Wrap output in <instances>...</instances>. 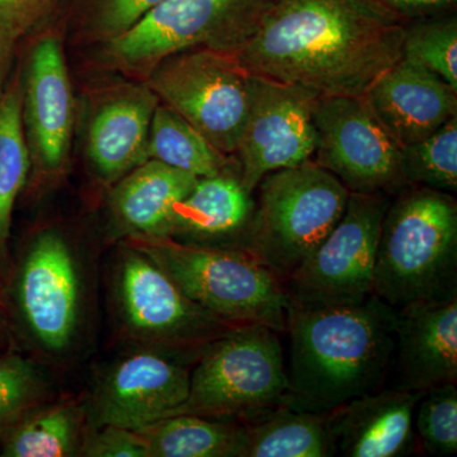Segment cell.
<instances>
[{
	"label": "cell",
	"mask_w": 457,
	"mask_h": 457,
	"mask_svg": "<svg viewBox=\"0 0 457 457\" xmlns=\"http://www.w3.org/2000/svg\"><path fill=\"white\" fill-rule=\"evenodd\" d=\"M404 21L372 0H273L234 55L255 77L362 97L403 57Z\"/></svg>",
	"instance_id": "6da1fadb"
},
{
	"label": "cell",
	"mask_w": 457,
	"mask_h": 457,
	"mask_svg": "<svg viewBox=\"0 0 457 457\" xmlns=\"http://www.w3.org/2000/svg\"><path fill=\"white\" fill-rule=\"evenodd\" d=\"M395 309L375 295L357 303L288 299L287 407L327 414L383 389L395 357Z\"/></svg>",
	"instance_id": "7a4b0ae2"
},
{
	"label": "cell",
	"mask_w": 457,
	"mask_h": 457,
	"mask_svg": "<svg viewBox=\"0 0 457 457\" xmlns=\"http://www.w3.org/2000/svg\"><path fill=\"white\" fill-rule=\"evenodd\" d=\"M372 294L394 309L457 295V203L408 186L385 212Z\"/></svg>",
	"instance_id": "3957f363"
},
{
	"label": "cell",
	"mask_w": 457,
	"mask_h": 457,
	"mask_svg": "<svg viewBox=\"0 0 457 457\" xmlns=\"http://www.w3.org/2000/svg\"><path fill=\"white\" fill-rule=\"evenodd\" d=\"M8 317L44 359L64 361L83 341L89 291L79 248L64 230L38 228L26 240L4 284Z\"/></svg>",
	"instance_id": "277c9868"
},
{
	"label": "cell",
	"mask_w": 457,
	"mask_h": 457,
	"mask_svg": "<svg viewBox=\"0 0 457 457\" xmlns=\"http://www.w3.org/2000/svg\"><path fill=\"white\" fill-rule=\"evenodd\" d=\"M121 242L149 257L186 296L222 320L286 332L284 279L242 246L186 245L167 237H131Z\"/></svg>",
	"instance_id": "5b68a950"
},
{
	"label": "cell",
	"mask_w": 457,
	"mask_h": 457,
	"mask_svg": "<svg viewBox=\"0 0 457 457\" xmlns=\"http://www.w3.org/2000/svg\"><path fill=\"white\" fill-rule=\"evenodd\" d=\"M255 189L243 248L286 282L341 220L350 191L312 159L267 174Z\"/></svg>",
	"instance_id": "8992f818"
},
{
	"label": "cell",
	"mask_w": 457,
	"mask_h": 457,
	"mask_svg": "<svg viewBox=\"0 0 457 457\" xmlns=\"http://www.w3.org/2000/svg\"><path fill=\"white\" fill-rule=\"evenodd\" d=\"M273 0H164L130 31L98 47V64L145 80L159 62L204 47L236 54L254 35Z\"/></svg>",
	"instance_id": "52a82bcc"
},
{
	"label": "cell",
	"mask_w": 457,
	"mask_h": 457,
	"mask_svg": "<svg viewBox=\"0 0 457 457\" xmlns=\"http://www.w3.org/2000/svg\"><path fill=\"white\" fill-rule=\"evenodd\" d=\"M288 390L279 333L262 324L239 326L201 352L188 398L176 414L245 420L284 404Z\"/></svg>",
	"instance_id": "ba28073f"
},
{
	"label": "cell",
	"mask_w": 457,
	"mask_h": 457,
	"mask_svg": "<svg viewBox=\"0 0 457 457\" xmlns=\"http://www.w3.org/2000/svg\"><path fill=\"white\" fill-rule=\"evenodd\" d=\"M112 297L126 338L194 360L210 343L239 327L192 302L158 264L125 242H120L114 263Z\"/></svg>",
	"instance_id": "9c48e42d"
},
{
	"label": "cell",
	"mask_w": 457,
	"mask_h": 457,
	"mask_svg": "<svg viewBox=\"0 0 457 457\" xmlns=\"http://www.w3.org/2000/svg\"><path fill=\"white\" fill-rule=\"evenodd\" d=\"M143 82L216 149L236 154L251 106L252 74L234 54L204 47L179 51L159 62Z\"/></svg>",
	"instance_id": "30bf717a"
},
{
	"label": "cell",
	"mask_w": 457,
	"mask_h": 457,
	"mask_svg": "<svg viewBox=\"0 0 457 457\" xmlns=\"http://www.w3.org/2000/svg\"><path fill=\"white\" fill-rule=\"evenodd\" d=\"M387 195L350 194L341 220L286 279L288 299L302 303H357L371 296Z\"/></svg>",
	"instance_id": "8fae6325"
},
{
	"label": "cell",
	"mask_w": 457,
	"mask_h": 457,
	"mask_svg": "<svg viewBox=\"0 0 457 457\" xmlns=\"http://www.w3.org/2000/svg\"><path fill=\"white\" fill-rule=\"evenodd\" d=\"M20 65L31 163L29 180L35 188H53L68 170L75 126L74 93L62 35L42 29Z\"/></svg>",
	"instance_id": "7c38bea8"
},
{
	"label": "cell",
	"mask_w": 457,
	"mask_h": 457,
	"mask_svg": "<svg viewBox=\"0 0 457 457\" xmlns=\"http://www.w3.org/2000/svg\"><path fill=\"white\" fill-rule=\"evenodd\" d=\"M312 161L341 180L350 194L387 195L408 187L402 147L376 121L361 97H319Z\"/></svg>",
	"instance_id": "4fadbf2b"
},
{
	"label": "cell",
	"mask_w": 457,
	"mask_h": 457,
	"mask_svg": "<svg viewBox=\"0 0 457 457\" xmlns=\"http://www.w3.org/2000/svg\"><path fill=\"white\" fill-rule=\"evenodd\" d=\"M189 360L194 359L145 345L114 360L84 403L88 428L112 425L137 431L174 416L188 398Z\"/></svg>",
	"instance_id": "5bb4252c"
},
{
	"label": "cell",
	"mask_w": 457,
	"mask_h": 457,
	"mask_svg": "<svg viewBox=\"0 0 457 457\" xmlns=\"http://www.w3.org/2000/svg\"><path fill=\"white\" fill-rule=\"evenodd\" d=\"M317 93L252 75V97L236 152L239 177L253 194L272 171L311 161L317 147Z\"/></svg>",
	"instance_id": "9a60e30c"
},
{
	"label": "cell",
	"mask_w": 457,
	"mask_h": 457,
	"mask_svg": "<svg viewBox=\"0 0 457 457\" xmlns=\"http://www.w3.org/2000/svg\"><path fill=\"white\" fill-rule=\"evenodd\" d=\"M159 104L143 80L113 83L93 96L86 155L93 176L104 187L146 162L150 125Z\"/></svg>",
	"instance_id": "2e32d148"
},
{
	"label": "cell",
	"mask_w": 457,
	"mask_h": 457,
	"mask_svg": "<svg viewBox=\"0 0 457 457\" xmlns=\"http://www.w3.org/2000/svg\"><path fill=\"white\" fill-rule=\"evenodd\" d=\"M361 98L400 147L431 137L457 116V90L403 57L378 75Z\"/></svg>",
	"instance_id": "e0dca14e"
},
{
	"label": "cell",
	"mask_w": 457,
	"mask_h": 457,
	"mask_svg": "<svg viewBox=\"0 0 457 457\" xmlns=\"http://www.w3.org/2000/svg\"><path fill=\"white\" fill-rule=\"evenodd\" d=\"M398 389L426 393L457 383V295L395 309Z\"/></svg>",
	"instance_id": "ac0fdd59"
},
{
	"label": "cell",
	"mask_w": 457,
	"mask_h": 457,
	"mask_svg": "<svg viewBox=\"0 0 457 457\" xmlns=\"http://www.w3.org/2000/svg\"><path fill=\"white\" fill-rule=\"evenodd\" d=\"M422 393L380 389L327 413L336 451L345 457H403L414 453V411Z\"/></svg>",
	"instance_id": "d6986e66"
},
{
	"label": "cell",
	"mask_w": 457,
	"mask_h": 457,
	"mask_svg": "<svg viewBox=\"0 0 457 457\" xmlns=\"http://www.w3.org/2000/svg\"><path fill=\"white\" fill-rule=\"evenodd\" d=\"M255 209L239 167L198 179L187 196L174 207L167 237L204 246H242Z\"/></svg>",
	"instance_id": "ffe728a7"
},
{
	"label": "cell",
	"mask_w": 457,
	"mask_h": 457,
	"mask_svg": "<svg viewBox=\"0 0 457 457\" xmlns=\"http://www.w3.org/2000/svg\"><path fill=\"white\" fill-rule=\"evenodd\" d=\"M197 177L156 161H146L117 180L108 192L107 207L114 237H165L174 207Z\"/></svg>",
	"instance_id": "44dd1931"
},
{
	"label": "cell",
	"mask_w": 457,
	"mask_h": 457,
	"mask_svg": "<svg viewBox=\"0 0 457 457\" xmlns=\"http://www.w3.org/2000/svg\"><path fill=\"white\" fill-rule=\"evenodd\" d=\"M240 457H327L337 453L327 414L281 404L242 420Z\"/></svg>",
	"instance_id": "7402d4cb"
},
{
	"label": "cell",
	"mask_w": 457,
	"mask_h": 457,
	"mask_svg": "<svg viewBox=\"0 0 457 457\" xmlns=\"http://www.w3.org/2000/svg\"><path fill=\"white\" fill-rule=\"evenodd\" d=\"M88 431L84 403H44L0 433V456H80Z\"/></svg>",
	"instance_id": "603a6c76"
},
{
	"label": "cell",
	"mask_w": 457,
	"mask_h": 457,
	"mask_svg": "<svg viewBox=\"0 0 457 457\" xmlns=\"http://www.w3.org/2000/svg\"><path fill=\"white\" fill-rule=\"evenodd\" d=\"M29 152L22 119L21 65L0 98V281H7L12 261L9 237L14 204L29 176Z\"/></svg>",
	"instance_id": "cb8c5ba5"
},
{
	"label": "cell",
	"mask_w": 457,
	"mask_h": 457,
	"mask_svg": "<svg viewBox=\"0 0 457 457\" xmlns=\"http://www.w3.org/2000/svg\"><path fill=\"white\" fill-rule=\"evenodd\" d=\"M149 457H240L242 420L176 414L137 429Z\"/></svg>",
	"instance_id": "d4e9b609"
},
{
	"label": "cell",
	"mask_w": 457,
	"mask_h": 457,
	"mask_svg": "<svg viewBox=\"0 0 457 457\" xmlns=\"http://www.w3.org/2000/svg\"><path fill=\"white\" fill-rule=\"evenodd\" d=\"M146 161L161 162L197 179L239 167L236 156L216 149L191 123L163 104L156 107L150 125Z\"/></svg>",
	"instance_id": "484cf974"
},
{
	"label": "cell",
	"mask_w": 457,
	"mask_h": 457,
	"mask_svg": "<svg viewBox=\"0 0 457 457\" xmlns=\"http://www.w3.org/2000/svg\"><path fill=\"white\" fill-rule=\"evenodd\" d=\"M164 0H62L59 13L78 44L104 46L121 37Z\"/></svg>",
	"instance_id": "4316f807"
},
{
	"label": "cell",
	"mask_w": 457,
	"mask_h": 457,
	"mask_svg": "<svg viewBox=\"0 0 457 457\" xmlns=\"http://www.w3.org/2000/svg\"><path fill=\"white\" fill-rule=\"evenodd\" d=\"M402 171L408 186L457 191V116L431 137L402 147Z\"/></svg>",
	"instance_id": "83f0119b"
},
{
	"label": "cell",
	"mask_w": 457,
	"mask_h": 457,
	"mask_svg": "<svg viewBox=\"0 0 457 457\" xmlns=\"http://www.w3.org/2000/svg\"><path fill=\"white\" fill-rule=\"evenodd\" d=\"M403 59L428 69L457 90L455 14H441L408 22L403 42Z\"/></svg>",
	"instance_id": "f1b7e54d"
},
{
	"label": "cell",
	"mask_w": 457,
	"mask_h": 457,
	"mask_svg": "<svg viewBox=\"0 0 457 457\" xmlns=\"http://www.w3.org/2000/svg\"><path fill=\"white\" fill-rule=\"evenodd\" d=\"M50 383L40 366L13 350L0 353V433L47 402Z\"/></svg>",
	"instance_id": "f546056e"
},
{
	"label": "cell",
	"mask_w": 457,
	"mask_h": 457,
	"mask_svg": "<svg viewBox=\"0 0 457 457\" xmlns=\"http://www.w3.org/2000/svg\"><path fill=\"white\" fill-rule=\"evenodd\" d=\"M417 414V432L429 455L457 453L456 384H445L423 393Z\"/></svg>",
	"instance_id": "4dcf8cb0"
},
{
	"label": "cell",
	"mask_w": 457,
	"mask_h": 457,
	"mask_svg": "<svg viewBox=\"0 0 457 457\" xmlns=\"http://www.w3.org/2000/svg\"><path fill=\"white\" fill-rule=\"evenodd\" d=\"M80 456L149 457V450L139 432L123 427L104 425L88 428Z\"/></svg>",
	"instance_id": "1f68e13d"
},
{
	"label": "cell",
	"mask_w": 457,
	"mask_h": 457,
	"mask_svg": "<svg viewBox=\"0 0 457 457\" xmlns=\"http://www.w3.org/2000/svg\"><path fill=\"white\" fill-rule=\"evenodd\" d=\"M62 0H0V29L18 38L41 31L59 13Z\"/></svg>",
	"instance_id": "d6a6232c"
},
{
	"label": "cell",
	"mask_w": 457,
	"mask_h": 457,
	"mask_svg": "<svg viewBox=\"0 0 457 457\" xmlns=\"http://www.w3.org/2000/svg\"><path fill=\"white\" fill-rule=\"evenodd\" d=\"M405 23L453 13L457 0H372Z\"/></svg>",
	"instance_id": "836d02e7"
},
{
	"label": "cell",
	"mask_w": 457,
	"mask_h": 457,
	"mask_svg": "<svg viewBox=\"0 0 457 457\" xmlns=\"http://www.w3.org/2000/svg\"><path fill=\"white\" fill-rule=\"evenodd\" d=\"M20 40L21 38L13 33L0 29V98L7 88L9 78L13 71L14 56Z\"/></svg>",
	"instance_id": "e575fe53"
},
{
	"label": "cell",
	"mask_w": 457,
	"mask_h": 457,
	"mask_svg": "<svg viewBox=\"0 0 457 457\" xmlns=\"http://www.w3.org/2000/svg\"><path fill=\"white\" fill-rule=\"evenodd\" d=\"M12 326L8 314L0 309V353L12 350Z\"/></svg>",
	"instance_id": "d590c367"
},
{
	"label": "cell",
	"mask_w": 457,
	"mask_h": 457,
	"mask_svg": "<svg viewBox=\"0 0 457 457\" xmlns=\"http://www.w3.org/2000/svg\"><path fill=\"white\" fill-rule=\"evenodd\" d=\"M0 309H3L8 314L7 297H5L4 286H3L2 281H0Z\"/></svg>",
	"instance_id": "8d00e7d4"
}]
</instances>
